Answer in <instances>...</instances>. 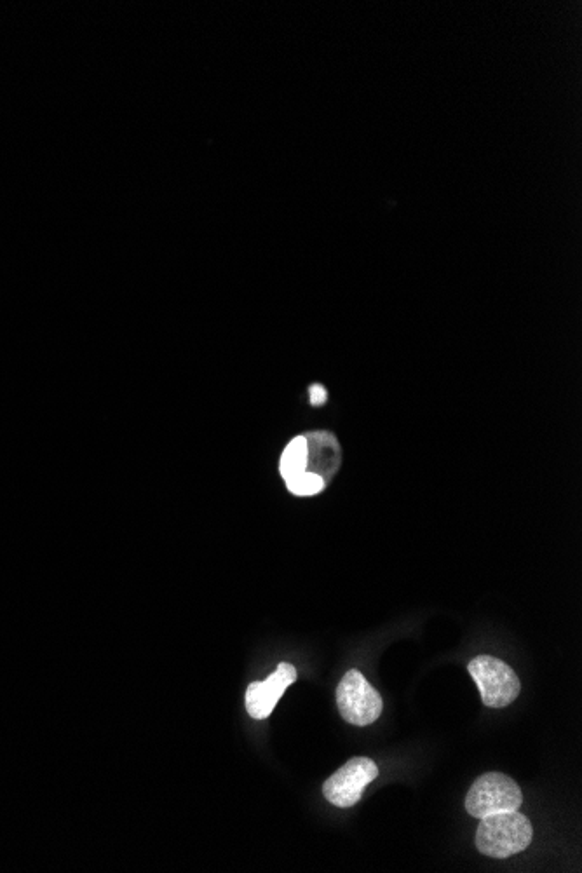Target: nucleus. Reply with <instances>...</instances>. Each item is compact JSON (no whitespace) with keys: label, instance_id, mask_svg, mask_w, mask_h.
Segmentation results:
<instances>
[{"label":"nucleus","instance_id":"1","mask_svg":"<svg viewBox=\"0 0 582 873\" xmlns=\"http://www.w3.org/2000/svg\"><path fill=\"white\" fill-rule=\"evenodd\" d=\"M534 837V828L527 816L513 813H499L481 818L476 830V847L481 854L504 860L509 856L525 851Z\"/></svg>","mask_w":582,"mask_h":873},{"label":"nucleus","instance_id":"2","mask_svg":"<svg viewBox=\"0 0 582 873\" xmlns=\"http://www.w3.org/2000/svg\"><path fill=\"white\" fill-rule=\"evenodd\" d=\"M523 793L515 779L501 772H487L474 781L466 797V811L473 818L513 813L522 807Z\"/></svg>","mask_w":582,"mask_h":873},{"label":"nucleus","instance_id":"3","mask_svg":"<svg viewBox=\"0 0 582 873\" xmlns=\"http://www.w3.org/2000/svg\"><path fill=\"white\" fill-rule=\"evenodd\" d=\"M474 684L480 689L481 701L488 708H504L513 703L522 691L515 670L492 656L474 657L467 666Z\"/></svg>","mask_w":582,"mask_h":873},{"label":"nucleus","instance_id":"4","mask_svg":"<svg viewBox=\"0 0 582 873\" xmlns=\"http://www.w3.org/2000/svg\"><path fill=\"white\" fill-rule=\"evenodd\" d=\"M337 706L347 724L366 727L377 722L384 703L358 670H349L337 687Z\"/></svg>","mask_w":582,"mask_h":873},{"label":"nucleus","instance_id":"5","mask_svg":"<svg viewBox=\"0 0 582 873\" xmlns=\"http://www.w3.org/2000/svg\"><path fill=\"white\" fill-rule=\"evenodd\" d=\"M377 778L379 767L372 758L354 757L326 779L323 795L333 806L347 809L358 804L366 786Z\"/></svg>","mask_w":582,"mask_h":873},{"label":"nucleus","instance_id":"6","mask_svg":"<svg viewBox=\"0 0 582 873\" xmlns=\"http://www.w3.org/2000/svg\"><path fill=\"white\" fill-rule=\"evenodd\" d=\"M297 680L295 666L279 664L276 671L265 682H253L246 689V711L251 718L264 720L269 717L286 689Z\"/></svg>","mask_w":582,"mask_h":873},{"label":"nucleus","instance_id":"7","mask_svg":"<svg viewBox=\"0 0 582 873\" xmlns=\"http://www.w3.org/2000/svg\"><path fill=\"white\" fill-rule=\"evenodd\" d=\"M307 440V467L305 473L321 476L328 483L342 464V448L337 436L328 431L304 433Z\"/></svg>","mask_w":582,"mask_h":873},{"label":"nucleus","instance_id":"8","mask_svg":"<svg viewBox=\"0 0 582 873\" xmlns=\"http://www.w3.org/2000/svg\"><path fill=\"white\" fill-rule=\"evenodd\" d=\"M307 467V440L305 434L291 438L283 454L279 457V474L283 480H290L297 474L305 473Z\"/></svg>","mask_w":582,"mask_h":873},{"label":"nucleus","instance_id":"9","mask_svg":"<svg viewBox=\"0 0 582 873\" xmlns=\"http://www.w3.org/2000/svg\"><path fill=\"white\" fill-rule=\"evenodd\" d=\"M285 483L290 494L297 495V497H312V495L321 494L328 485L321 476L314 473L297 474L290 480H285Z\"/></svg>","mask_w":582,"mask_h":873},{"label":"nucleus","instance_id":"10","mask_svg":"<svg viewBox=\"0 0 582 873\" xmlns=\"http://www.w3.org/2000/svg\"><path fill=\"white\" fill-rule=\"evenodd\" d=\"M309 396H311V403L314 407H318V405H323L326 401V389L323 386H319V384H314V386L309 389Z\"/></svg>","mask_w":582,"mask_h":873}]
</instances>
